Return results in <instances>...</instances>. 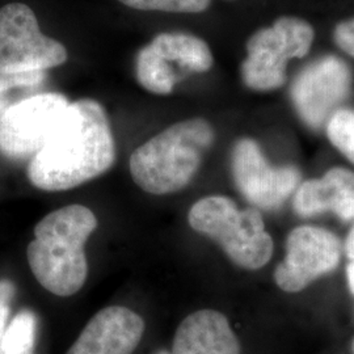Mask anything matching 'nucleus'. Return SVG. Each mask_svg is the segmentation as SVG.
Segmentation results:
<instances>
[{"instance_id": "nucleus-1", "label": "nucleus", "mask_w": 354, "mask_h": 354, "mask_svg": "<svg viewBox=\"0 0 354 354\" xmlns=\"http://www.w3.org/2000/svg\"><path fill=\"white\" fill-rule=\"evenodd\" d=\"M115 160L113 133L100 102H70L64 121L30 159L29 181L48 192L73 189L105 174Z\"/></svg>"}, {"instance_id": "nucleus-2", "label": "nucleus", "mask_w": 354, "mask_h": 354, "mask_svg": "<svg viewBox=\"0 0 354 354\" xmlns=\"http://www.w3.org/2000/svg\"><path fill=\"white\" fill-rule=\"evenodd\" d=\"M96 228L97 218L83 205L64 206L38 222L26 257L46 290L70 297L83 288L88 274L84 245Z\"/></svg>"}, {"instance_id": "nucleus-3", "label": "nucleus", "mask_w": 354, "mask_h": 354, "mask_svg": "<svg viewBox=\"0 0 354 354\" xmlns=\"http://www.w3.org/2000/svg\"><path fill=\"white\" fill-rule=\"evenodd\" d=\"M214 140V129L203 118L171 125L131 153V177L140 189L150 194L176 193L197 174Z\"/></svg>"}, {"instance_id": "nucleus-4", "label": "nucleus", "mask_w": 354, "mask_h": 354, "mask_svg": "<svg viewBox=\"0 0 354 354\" xmlns=\"http://www.w3.org/2000/svg\"><path fill=\"white\" fill-rule=\"evenodd\" d=\"M190 227L216 241L235 266L248 270L266 266L273 253V241L256 209L241 210L225 196L201 198L190 207Z\"/></svg>"}, {"instance_id": "nucleus-5", "label": "nucleus", "mask_w": 354, "mask_h": 354, "mask_svg": "<svg viewBox=\"0 0 354 354\" xmlns=\"http://www.w3.org/2000/svg\"><path fill=\"white\" fill-rule=\"evenodd\" d=\"M315 30L306 20L283 16L253 33L247 42L241 79L253 91L277 89L286 82V64L304 58L313 46Z\"/></svg>"}, {"instance_id": "nucleus-6", "label": "nucleus", "mask_w": 354, "mask_h": 354, "mask_svg": "<svg viewBox=\"0 0 354 354\" xmlns=\"http://www.w3.org/2000/svg\"><path fill=\"white\" fill-rule=\"evenodd\" d=\"M66 61V48L41 32L30 7L10 3L0 8V74L45 71Z\"/></svg>"}, {"instance_id": "nucleus-7", "label": "nucleus", "mask_w": 354, "mask_h": 354, "mask_svg": "<svg viewBox=\"0 0 354 354\" xmlns=\"http://www.w3.org/2000/svg\"><path fill=\"white\" fill-rule=\"evenodd\" d=\"M70 102L61 93H39L0 114V152L11 159L33 158L64 121Z\"/></svg>"}, {"instance_id": "nucleus-8", "label": "nucleus", "mask_w": 354, "mask_h": 354, "mask_svg": "<svg viewBox=\"0 0 354 354\" xmlns=\"http://www.w3.org/2000/svg\"><path fill=\"white\" fill-rule=\"evenodd\" d=\"M352 71L336 55H326L308 64L291 86V100L304 122L319 129L328 122L352 88Z\"/></svg>"}, {"instance_id": "nucleus-9", "label": "nucleus", "mask_w": 354, "mask_h": 354, "mask_svg": "<svg viewBox=\"0 0 354 354\" xmlns=\"http://www.w3.org/2000/svg\"><path fill=\"white\" fill-rule=\"evenodd\" d=\"M231 167L235 185L243 197L263 210L279 209L301 181L297 168L269 165L260 146L250 138L235 143Z\"/></svg>"}, {"instance_id": "nucleus-10", "label": "nucleus", "mask_w": 354, "mask_h": 354, "mask_svg": "<svg viewBox=\"0 0 354 354\" xmlns=\"http://www.w3.org/2000/svg\"><path fill=\"white\" fill-rule=\"evenodd\" d=\"M342 250L339 238L324 228H294L286 241V257L274 272L276 283L288 292L304 290L337 268Z\"/></svg>"}, {"instance_id": "nucleus-11", "label": "nucleus", "mask_w": 354, "mask_h": 354, "mask_svg": "<svg viewBox=\"0 0 354 354\" xmlns=\"http://www.w3.org/2000/svg\"><path fill=\"white\" fill-rule=\"evenodd\" d=\"M143 332V319L130 308L105 307L89 320L66 354H133Z\"/></svg>"}, {"instance_id": "nucleus-12", "label": "nucleus", "mask_w": 354, "mask_h": 354, "mask_svg": "<svg viewBox=\"0 0 354 354\" xmlns=\"http://www.w3.org/2000/svg\"><path fill=\"white\" fill-rule=\"evenodd\" d=\"M292 206L301 216L330 212L342 221H353V172L346 168H332L322 178L304 181L295 193Z\"/></svg>"}, {"instance_id": "nucleus-13", "label": "nucleus", "mask_w": 354, "mask_h": 354, "mask_svg": "<svg viewBox=\"0 0 354 354\" xmlns=\"http://www.w3.org/2000/svg\"><path fill=\"white\" fill-rule=\"evenodd\" d=\"M171 354H241V344L223 314L200 310L178 326Z\"/></svg>"}, {"instance_id": "nucleus-14", "label": "nucleus", "mask_w": 354, "mask_h": 354, "mask_svg": "<svg viewBox=\"0 0 354 354\" xmlns=\"http://www.w3.org/2000/svg\"><path fill=\"white\" fill-rule=\"evenodd\" d=\"M149 45L168 64H178L190 73H206L214 64L209 45L189 33H160Z\"/></svg>"}, {"instance_id": "nucleus-15", "label": "nucleus", "mask_w": 354, "mask_h": 354, "mask_svg": "<svg viewBox=\"0 0 354 354\" xmlns=\"http://www.w3.org/2000/svg\"><path fill=\"white\" fill-rule=\"evenodd\" d=\"M137 79L140 86L156 95H168L177 82L172 66L160 58L150 45L140 49L136 62Z\"/></svg>"}, {"instance_id": "nucleus-16", "label": "nucleus", "mask_w": 354, "mask_h": 354, "mask_svg": "<svg viewBox=\"0 0 354 354\" xmlns=\"http://www.w3.org/2000/svg\"><path fill=\"white\" fill-rule=\"evenodd\" d=\"M37 315L24 308L10 320L0 339V354H35Z\"/></svg>"}, {"instance_id": "nucleus-17", "label": "nucleus", "mask_w": 354, "mask_h": 354, "mask_svg": "<svg viewBox=\"0 0 354 354\" xmlns=\"http://www.w3.org/2000/svg\"><path fill=\"white\" fill-rule=\"evenodd\" d=\"M330 143L354 163V111L337 109L327 122Z\"/></svg>"}, {"instance_id": "nucleus-18", "label": "nucleus", "mask_w": 354, "mask_h": 354, "mask_svg": "<svg viewBox=\"0 0 354 354\" xmlns=\"http://www.w3.org/2000/svg\"><path fill=\"white\" fill-rule=\"evenodd\" d=\"M130 8L140 11L172 13H200L206 11L212 0H118Z\"/></svg>"}, {"instance_id": "nucleus-19", "label": "nucleus", "mask_w": 354, "mask_h": 354, "mask_svg": "<svg viewBox=\"0 0 354 354\" xmlns=\"http://www.w3.org/2000/svg\"><path fill=\"white\" fill-rule=\"evenodd\" d=\"M45 71L20 73V74H0V95L6 96L10 89L23 87H36L45 80Z\"/></svg>"}, {"instance_id": "nucleus-20", "label": "nucleus", "mask_w": 354, "mask_h": 354, "mask_svg": "<svg viewBox=\"0 0 354 354\" xmlns=\"http://www.w3.org/2000/svg\"><path fill=\"white\" fill-rule=\"evenodd\" d=\"M16 295V286L10 279H0V339L10 323L11 302Z\"/></svg>"}, {"instance_id": "nucleus-21", "label": "nucleus", "mask_w": 354, "mask_h": 354, "mask_svg": "<svg viewBox=\"0 0 354 354\" xmlns=\"http://www.w3.org/2000/svg\"><path fill=\"white\" fill-rule=\"evenodd\" d=\"M333 39L344 53L354 58V19L337 24L333 32Z\"/></svg>"}, {"instance_id": "nucleus-22", "label": "nucleus", "mask_w": 354, "mask_h": 354, "mask_svg": "<svg viewBox=\"0 0 354 354\" xmlns=\"http://www.w3.org/2000/svg\"><path fill=\"white\" fill-rule=\"evenodd\" d=\"M344 250H345L346 257L349 259V261H354V225L353 227L351 228V232L346 236Z\"/></svg>"}, {"instance_id": "nucleus-23", "label": "nucleus", "mask_w": 354, "mask_h": 354, "mask_svg": "<svg viewBox=\"0 0 354 354\" xmlns=\"http://www.w3.org/2000/svg\"><path fill=\"white\" fill-rule=\"evenodd\" d=\"M346 279H348L349 289L354 295V261H349V264L346 266Z\"/></svg>"}, {"instance_id": "nucleus-24", "label": "nucleus", "mask_w": 354, "mask_h": 354, "mask_svg": "<svg viewBox=\"0 0 354 354\" xmlns=\"http://www.w3.org/2000/svg\"><path fill=\"white\" fill-rule=\"evenodd\" d=\"M8 106H10V102H8L7 96L0 95V114L3 113Z\"/></svg>"}, {"instance_id": "nucleus-25", "label": "nucleus", "mask_w": 354, "mask_h": 354, "mask_svg": "<svg viewBox=\"0 0 354 354\" xmlns=\"http://www.w3.org/2000/svg\"><path fill=\"white\" fill-rule=\"evenodd\" d=\"M156 354H171L169 352H167V351H160V352H158Z\"/></svg>"}, {"instance_id": "nucleus-26", "label": "nucleus", "mask_w": 354, "mask_h": 354, "mask_svg": "<svg viewBox=\"0 0 354 354\" xmlns=\"http://www.w3.org/2000/svg\"><path fill=\"white\" fill-rule=\"evenodd\" d=\"M352 352H353V354H354V339H353V344H352Z\"/></svg>"}]
</instances>
